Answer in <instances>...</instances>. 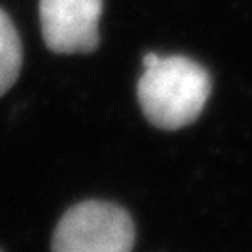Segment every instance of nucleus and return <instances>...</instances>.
<instances>
[{"label": "nucleus", "mask_w": 252, "mask_h": 252, "mask_svg": "<svg viewBox=\"0 0 252 252\" xmlns=\"http://www.w3.org/2000/svg\"><path fill=\"white\" fill-rule=\"evenodd\" d=\"M143 68L137 99L151 125L175 131L203 113L213 84L201 64L185 56L147 54Z\"/></svg>", "instance_id": "obj_1"}, {"label": "nucleus", "mask_w": 252, "mask_h": 252, "mask_svg": "<svg viewBox=\"0 0 252 252\" xmlns=\"http://www.w3.org/2000/svg\"><path fill=\"white\" fill-rule=\"evenodd\" d=\"M135 226L129 213L101 201H86L60 219L52 252H131Z\"/></svg>", "instance_id": "obj_2"}, {"label": "nucleus", "mask_w": 252, "mask_h": 252, "mask_svg": "<svg viewBox=\"0 0 252 252\" xmlns=\"http://www.w3.org/2000/svg\"><path fill=\"white\" fill-rule=\"evenodd\" d=\"M103 0H40L46 46L56 54H92L99 46Z\"/></svg>", "instance_id": "obj_3"}, {"label": "nucleus", "mask_w": 252, "mask_h": 252, "mask_svg": "<svg viewBox=\"0 0 252 252\" xmlns=\"http://www.w3.org/2000/svg\"><path fill=\"white\" fill-rule=\"evenodd\" d=\"M22 68V46L20 36L8 18V14L0 8V97H2L18 80Z\"/></svg>", "instance_id": "obj_4"}]
</instances>
